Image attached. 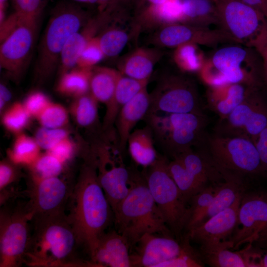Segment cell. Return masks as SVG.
Listing matches in <instances>:
<instances>
[{
	"mask_svg": "<svg viewBox=\"0 0 267 267\" xmlns=\"http://www.w3.org/2000/svg\"><path fill=\"white\" fill-rule=\"evenodd\" d=\"M91 69L76 66L61 75L56 91L62 95L73 98L89 92Z\"/></svg>",
	"mask_w": 267,
	"mask_h": 267,
	"instance_id": "32",
	"label": "cell"
},
{
	"mask_svg": "<svg viewBox=\"0 0 267 267\" xmlns=\"http://www.w3.org/2000/svg\"><path fill=\"white\" fill-rule=\"evenodd\" d=\"M250 47L254 48L261 57L263 63V77L267 81V25Z\"/></svg>",
	"mask_w": 267,
	"mask_h": 267,
	"instance_id": "50",
	"label": "cell"
},
{
	"mask_svg": "<svg viewBox=\"0 0 267 267\" xmlns=\"http://www.w3.org/2000/svg\"><path fill=\"white\" fill-rule=\"evenodd\" d=\"M12 98V94L10 90L3 84L0 85V99L3 100L6 103Z\"/></svg>",
	"mask_w": 267,
	"mask_h": 267,
	"instance_id": "54",
	"label": "cell"
},
{
	"mask_svg": "<svg viewBox=\"0 0 267 267\" xmlns=\"http://www.w3.org/2000/svg\"><path fill=\"white\" fill-rule=\"evenodd\" d=\"M72 186L59 177L44 178L29 177L26 203L32 218L64 214Z\"/></svg>",
	"mask_w": 267,
	"mask_h": 267,
	"instance_id": "15",
	"label": "cell"
},
{
	"mask_svg": "<svg viewBox=\"0 0 267 267\" xmlns=\"http://www.w3.org/2000/svg\"><path fill=\"white\" fill-rule=\"evenodd\" d=\"M1 114L2 126L15 135L23 133L32 118L23 103L18 101L11 104Z\"/></svg>",
	"mask_w": 267,
	"mask_h": 267,
	"instance_id": "40",
	"label": "cell"
},
{
	"mask_svg": "<svg viewBox=\"0 0 267 267\" xmlns=\"http://www.w3.org/2000/svg\"><path fill=\"white\" fill-rule=\"evenodd\" d=\"M181 23L207 27L219 25L215 0H181Z\"/></svg>",
	"mask_w": 267,
	"mask_h": 267,
	"instance_id": "30",
	"label": "cell"
},
{
	"mask_svg": "<svg viewBox=\"0 0 267 267\" xmlns=\"http://www.w3.org/2000/svg\"><path fill=\"white\" fill-rule=\"evenodd\" d=\"M130 247L127 239L117 230L105 232L90 261L95 267H131Z\"/></svg>",
	"mask_w": 267,
	"mask_h": 267,
	"instance_id": "21",
	"label": "cell"
},
{
	"mask_svg": "<svg viewBox=\"0 0 267 267\" xmlns=\"http://www.w3.org/2000/svg\"><path fill=\"white\" fill-rule=\"evenodd\" d=\"M152 131L147 125L132 132L127 146L132 159L136 165L145 169L158 159L159 155L156 151Z\"/></svg>",
	"mask_w": 267,
	"mask_h": 267,
	"instance_id": "29",
	"label": "cell"
},
{
	"mask_svg": "<svg viewBox=\"0 0 267 267\" xmlns=\"http://www.w3.org/2000/svg\"><path fill=\"white\" fill-rule=\"evenodd\" d=\"M134 0H111L108 6L121 10H126V8Z\"/></svg>",
	"mask_w": 267,
	"mask_h": 267,
	"instance_id": "53",
	"label": "cell"
},
{
	"mask_svg": "<svg viewBox=\"0 0 267 267\" xmlns=\"http://www.w3.org/2000/svg\"><path fill=\"white\" fill-rule=\"evenodd\" d=\"M147 2L148 3V4H153V5H156V4H160L161 3H163L168 0H146Z\"/></svg>",
	"mask_w": 267,
	"mask_h": 267,
	"instance_id": "57",
	"label": "cell"
},
{
	"mask_svg": "<svg viewBox=\"0 0 267 267\" xmlns=\"http://www.w3.org/2000/svg\"><path fill=\"white\" fill-rule=\"evenodd\" d=\"M149 95L148 113H203L196 87L185 76H163Z\"/></svg>",
	"mask_w": 267,
	"mask_h": 267,
	"instance_id": "10",
	"label": "cell"
},
{
	"mask_svg": "<svg viewBox=\"0 0 267 267\" xmlns=\"http://www.w3.org/2000/svg\"><path fill=\"white\" fill-rule=\"evenodd\" d=\"M230 240L200 246L199 253L204 263L213 267H248L241 249L232 250Z\"/></svg>",
	"mask_w": 267,
	"mask_h": 267,
	"instance_id": "28",
	"label": "cell"
},
{
	"mask_svg": "<svg viewBox=\"0 0 267 267\" xmlns=\"http://www.w3.org/2000/svg\"><path fill=\"white\" fill-rule=\"evenodd\" d=\"M39 19L24 21L0 43V67L10 78L18 81L31 54Z\"/></svg>",
	"mask_w": 267,
	"mask_h": 267,
	"instance_id": "17",
	"label": "cell"
},
{
	"mask_svg": "<svg viewBox=\"0 0 267 267\" xmlns=\"http://www.w3.org/2000/svg\"><path fill=\"white\" fill-rule=\"evenodd\" d=\"M83 157V163L72 186L67 215L90 259L113 213L98 180L93 151L91 150Z\"/></svg>",
	"mask_w": 267,
	"mask_h": 267,
	"instance_id": "1",
	"label": "cell"
},
{
	"mask_svg": "<svg viewBox=\"0 0 267 267\" xmlns=\"http://www.w3.org/2000/svg\"><path fill=\"white\" fill-rule=\"evenodd\" d=\"M263 14L267 20V0H241Z\"/></svg>",
	"mask_w": 267,
	"mask_h": 267,
	"instance_id": "52",
	"label": "cell"
},
{
	"mask_svg": "<svg viewBox=\"0 0 267 267\" xmlns=\"http://www.w3.org/2000/svg\"><path fill=\"white\" fill-rule=\"evenodd\" d=\"M154 141L173 159L193 149L201 140L205 126L203 113H147L144 119Z\"/></svg>",
	"mask_w": 267,
	"mask_h": 267,
	"instance_id": "6",
	"label": "cell"
},
{
	"mask_svg": "<svg viewBox=\"0 0 267 267\" xmlns=\"http://www.w3.org/2000/svg\"><path fill=\"white\" fill-rule=\"evenodd\" d=\"M110 145L105 140L92 145L94 152L99 183L112 211L130 189V169L124 162V154L118 144Z\"/></svg>",
	"mask_w": 267,
	"mask_h": 267,
	"instance_id": "13",
	"label": "cell"
},
{
	"mask_svg": "<svg viewBox=\"0 0 267 267\" xmlns=\"http://www.w3.org/2000/svg\"><path fill=\"white\" fill-rule=\"evenodd\" d=\"M218 183L208 185L189 200L187 219L184 227L186 232L195 226L200 217L211 203L217 191Z\"/></svg>",
	"mask_w": 267,
	"mask_h": 267,
	"instance_id": "38",
	"label": "cell"
},
{
	"mask_svg": "<svg viewBox=\"0 0 267 267\" xmlns=\"http://www.w3.org/2000/svg\"><path fill=\"white\" fill-rule=\"evenodd\" d=\"M230 241L233 250L246 244L267 247V192L245 191L243 193L238 223Z\"/></svg>",
	"mask_w": 267,
	"mask_h": 267,
	"instance_id": "12",
	"label": "cell"
},
{
	"mask_svg": "<svg viewBox=\"0 0 267 267\" xmlns=\"http://www.w3.org/2000/svg\"><path fill=\"white\" fill-rule=\"evenodd\" d=\"M148 81L137 80L121 73L118 80L114 96L106 106L102 129L110 132L116 117L124 106L142 89L147 87Z\"/></svg>",
	"mask_w": 267,
	"mask_h": 267,
	"instance_id": "25",
	"label": "cell"
},
{
	"mask_svg": "<svg viewBox=\"0 0 267 267\" xmlns=\"http://www.w3.org/2000/svg\"><path fill=\"white\" fill-rule=\"evenodd\" d=\"M240 44H230L206 58L198 72L208 87L225 84H240L260 88L263 77L262 61L253 48Z\"/></svg>",
	"mask_w": 267,
	"mask_h": 267,
	"instance_id": "5",
	"label": "cell"
},
{
	"mask_svg": "<svg viewBox=\"0 0 267 267\" xmlns=\"http://www.w3.org/2000/svg\"><path fill=\"white\" fill-rule=\"evenodd\" d=\"M261 267H267V250L265 249L262 257Z\"/></svg>",
	"mask_w": 267,
	"mask_h": 267,
	"instance_id": "55",
	"label": "cell"
},
{
	"mask_svg": "<svg viewBox=\"0 0 267 267\" xmlns=\"http://www.w3.org/2000/svg\"><path fill=\"white\" fill-rule=\"evenodd\" d=\"M152 42L157 46L176 48L191 43L199 45L214 47L222 44H239L222 28L212 29L184 23H174L158 28Z\"/></svg>",
	"mask_w": 267,
	"mask_h": 267,
	"instance_id": "16",
	"label": "cell"
},
{
	"mask_svg": "<svg viewBox=\"0 0 267 267\" xmlns=\"http://www.w3.org/2000/svg\"><path fill=\"white\" fill-rule=\"evenodd\" d=\"M69 112L63 105L51 101L36 118L41 126L65 128L69 120Z\"/></svg>",
	"mask_w": 267,
	"mask_h": 267,
	"instance_id": "41",
	"label": "cell"
},
{
	"mask_svg": "<svg viewBox=\"0 0 267 267\" xmlns=\"http://www.w3.org/2000/svg\"><path fill=\"white\" fill-rule=\"evenodd\" d=\"M255 144L259 153L264 174L267 175V126L260 133Z\"/></svg>",
	"mask_w": 267,
	"mask_h": 267,
	"instance_id": "51",
	"label": "cell"
},
{
	"mask_svg": "<svg viewBox=\"0 0 267 267\" xmlns=\"http://www.w3.org/2000/svg\"><path fill=\"white\" fill-rule=\"evenodd\" d=\"M51 102L48 96L40 91L30 93L22 102L32 118H36Z\"/></svg>",
	"mask_w": 267,
	"mask_h": 267,
	"instance_id": "46",
	"label": "cell"
},
{
	"mask_svg": "<svg viewBox=\"0 0 267 267\" xmlns=\"http://www.w3.org/2000/svg\"><path fill=\"white\" fill-rule=\"evenodd\" d=\"M32 18H26L14 11L0 24V41H3L24 21ZM39 19V18H38Z\"/></svg>",
	"mask_w": 267,
	"mask_h": 267,
	"instance_id": "49",
	"label": "cell"
},
{
	"mask_svg": "<svg viewBox=\"0 0 267 267\" xmlns=\"http://www.w3.org/2000/svg\"><path fill=\"white\" fill-rule=\"evenodd\" d=\"M65 164L51 154L41 153L37 158L27 167L30 178H44L59 177L63 172Z\"/></svg>",
	"mask_w": 267,
	"mask_h": 267,
	"instance_id": "39",
	"label": "cell"
},
{
	"mask_svg": "<svg viewBox=\"0 0 267 267\" xmlns=\"http://www.w3.org/2000/svg\"><path fill=\"white\" fill-rule=\"evenodd\" d=\"M69 136L65 128H49L41 126L34 136L41 149L48 151L63 139Z\"/></svg>",
	"mask_w": 267,
	"mask_h": 267,
	"instance_id": "44",
	"label": "cell"
},
{
	"mask_svg": "<svg viewBox=\"0 0 267 267\" xmlns=\"http://www.w3.org/2000/svg\"><path fill=\"white\" fill-rule=\"evenodd\" d=\"M121 73L111 68L95 66L91 69L89 92L106 106L112 99Z\"/></svg>",
	"mask_w": 267,
	"mask_h": 267,
	"instance_id": "31",
	"label": "cell"
},
{
	"mask_svg": "<svg viewBox=\"0 0 267 267\" xmlns=\"http://www.w3.org/2000/svg\"><path fill=\"white\" fill-rule=\"evenodd\" d=\"M15 11L28 18L38 19L45 5L44 0H12Z\"/></svg>",
	"mask_w": 267,
	"mask_h": 267,
	"instance_id": "47",
	"label": "cell"
},
{
	"mask_svg": "<svg viewBox=\"0 0 267 267\" xmlns=\"http://www.w3.org/2000/svg\"><path fill=\"white\" fill-rule=\"evenodd\" d=\"M8 0H0V11L5 12Z\"/></svg>",
	"mask_w": 267,
	"mask_h": 267,
	"instance_id": "56",
	"label": "cell"
},
{
	"mask_svg": "<svg viewBox=\"0 0 267 267\" xmlns=\"http://www.w3.org/2000/svg\"><path fill=\"white\" fill-rule=\"evenodd\" d=\"M91 17L76 2L61 1L53 8L38 47L35 67L38 83L44 82L55 71L68 40Z\"/></svg>",
	"mask_w": 267,
	"mask_h": 267,
	"instance_id": "4",
	"label": "cell"
},
{
	"mask_svg": "<svg viewBox=\"0 0 267 267\" xmlns=\"http://www.w3.org/2000/svg\"><path fill=\"white\" fill-rule=\"evenodd\" d=\"M76 2L89 4H96V0H73Z\"/></svg>",
	"mask_w": 267,
	"mask_h": 267,
	"instance_id": "58",
	"label": "cell"
},
{
	"mask_svg": "<svg viewBox=\"0 0 267 267\" xmlns=\"http://www.w3.org/2000/svg\"><path fill=\"white\" fill-rule=\"evenodd\" d=\"M98 103L89 92L73 98L68 111L78 126L89 128L94 126L98 121Z\"/></svg>",
	"mask_w": 267,
	"mask_h": 267,
	"instance_id": "33",
	"label": "cell"
},
{
	"mask_svg": "<svg viewBox=\"0 0 267 267\" xmlns=\"http://www.w3.org/2000/svg\"><path fill=\"white\" fill-rule=\"evenodd\" d=\"M15 136L12 146L7 150V158L18 165L28 167L41 153V149L34 137L24 133Z\"/></svg>",
	"mask_w": 267,
	"mask_h": 267,
	"instance_id": "35",
	"label": "cell"
},
{
	"mask_svg": "<svg viewBox=\"0 0 267 267\" xmlns=\"http://www.w3.org/2000/svg\"><path fill=\"white\" fill-rule=\"evenodd\" d=\"M250 88L232 83L209 87L206 92L208 106L220 119H223L243 100Z\"/></svg>",
	"mask_w": 267,
	"mask_h": 267,
	"instance_id": "23",
	"label": "cell"
},
{
	"mask_svg": "<svg viewBox=\"0 0 267 267\" xmlns=\"http://www.w3.org/2000/svg\"><path fill=\"white\" fill-rule=\"evenodd\" d=\"M32 219L26 203L1 209L0 267H17L24 263L31 238Z\"/></svg>",
	"mask_w": 267,
	"mask_h": 267,
	"instance_id": "9",
	"label": "cell"
},
{
	"mask_svg": "<svg viewBox=\"0 0 267 267\" xmlns=\"http://www.w3.org/2000/svg\"><path fill=\"white\" fill-rule=\"evenodd\" d=\"M75 151L74 142L70 136H68L46 152L54 155L65 164L73 157Z\"/></svg>",
	"mask_w": 267,
	"mask_h": 267,
	"instance_id": "48",
	"label": "cell"
},
{
	"mask_svg": "<svg viewBox=\"0 0 267 267\" xmlns=\"http://www.w3.org/2000/svg\"><path fill=\"white\" fill-rule=\"evenodd\" d=\"M260 88H250L243 100L227 116L219 120L216 134L246 137L255 143L267 126V101Z\"/></svg>",
	"mask_w": 267,
	"mask_h": 267,
	"instance_id": "11",
	"label": "cell"
},
{
	"mask_svg": "<svg viewBox=\"0 0 267 267\" xmlns=\"http://www.w3.org/2000/svg\"><path fill=\"white\" fill-rule=\"evenodd\" d=\"M150 107L147 87L130 100L119 112L114 125L119 147L124 155L128 138L137 123L144 119Z\"/></svg>",
	"mask_w": 267,
	"mask_h": 267,
	"instance_id": "22",
	"label": "cell"
},
{
	"mask_svg": "<svg viewBox=\"0 0 267 267\" xmlns=\"http://www.w3.org/2000/svg\"><path fill=\"white\" fill-rule=\"evenodd\" d=\"M109 23L97 35L105 57H114L123 50L129 40V34L117 26Z\"/></svg>",
	"mask_w": 267,
	"mask_h": 267,
	"instance_id": "37",
	"label": "cell"
},
{
	"mask_svg": "<svg viewBox=\"0 0 267 267\" xmlns=\"http://www.w3.org/2000/svg\"><path fill=\"white\" fill-rule=\"evenodd\" d=\"M162 54V52L157 48H137L119 62L118 70L124 76L148 81L155 64Z\"/></svg>",
	"mask_w": 267,
	"mask_h": 267,
	"instance_id": "24",
	"label": "cell"
},
{
	"mask_svg": "<svg viewBox=\"0 0 267 267\" xmlns=\"http://www.w3.org/2000/svg\"><path fill=\"white\" fill-rule=\"evenodd\" d=\"M242 196L230 207L187 231L186 236L190 240L199 243L200 246L211 245L230 240L238 223Z\"/></svg>",
	"mask_w": 267,
	"mask_h": 267,
	"instance_id": "19",
	"label": "cell"
},
{
	"mask_svg": "<svg viewBox=\"0 0 267 267\" xmlns=\"http://www.w3.org/2000/svg\"><path fill=\"white\" fill-rule=\"evenodd\" d=\"M111 15L106 10L98 11L78 31L68 40L61 52L58 65L60 75L76 66L82 50L93 37L97 36L110 21Z\"/></svg>",
	"mask_w": 267,
	"mask_h": 267,
	"instance_id": "20",
	"label": "cell"
},
{
	"mask_svg": "<svg viewBox=\"0 0 267 267\" xmlns=\"http://www.w3.org/2000/svg\"><path fill=\"white\" fill-rule=\"evenodd\" d=\"M8 158L0 162V204L5 203L12 194V184L19 179L20 175L19 167Z\"/></svg>",
	"mask_w": 267,
	"mask_h": 267,
	"instance_id": "42",
	"label": "cell"
},
{
	"mask_svg": "<svg viewBox=\"0 0 267 267\" xmlns=\"http://www.w3.org/2000/svg\"><path fill=\"white\" fill-rule=\"evenodd\" d=\"M173 58L180 70L188 73L199 72L206 58L199 45L191 43L176 47Z\"/></svg>",
	"mask_w": 267,
	"mask_h": 267,
	"instance_id": "36",
	"label": "cell"
},
{
	"mask_svg": "<svg viewBox=\"0 0 267 267\" xmlns=\"http://www.w3.org/2000/svg\"><path fill=\"white\" fill-rule=\"evenodd\" d=\"M189 241L186 235L183 242L179 243L170 234H145L136 244L135 251L131 253V266L156 267L179 255Z\"/></svg>",
	"mask_w": 267,
	"mask_h": 267,
	"instance_id": "18",
	"label": "cell"
},
{
	"mask_svg": "<svg viewBox=\"0 0 267 267\" xmlns=\"http://www.w3.org/2000/svg\"><path fill=\"white\" fill-rule=\"evenodd\" d=\"M130 169V191L113 210V214L116 230L133 246L145 234H170L171 230L150 192L143 173Z\"/></svg>",
	"mask_w": 267,
	"mask_h": 267,
	"instance_id": "3",
	"label": "cell"
},
{
	"mask_svg": "<svg viewBox=\"0 0 267 267\" xmlns=\"http://www.w3.org/2000/svg\"><path fill=\"white\" fill-rule=\"evenodd\" d=\"M182 10L181 0H168L160 4H148L138 14L136 18L139 28L158 29L164 26L181 23Z\"/></svg>",
	"mask_w": 267,
	"mask_h": 267,
	"instance_id": "26",
	"label": "cell"
},
{
	"mask_svg": "<svg viewBox=\"0 0 267 267\" xmlns=\"http://www.w3.org/2000/svg\"><path fill=\"white\" fill-rule=\"evenodd\" d=\"M32 230L24 263L42 267H92L79 257L83 247L65 213L33 218Z\"/></svg>",
	"mask_w": 267,
	"mask_h": 267,
	"instance_id": "2",
	"label": "cell"
},
{
	"mask_svg": "<svg viewBox=\"0 0 267 267\" xmlns=\"http://www.w3.org/2000/svg\"><path fill=\"white\" fill-rule=\"evenodd\" d=\"M206 142L204 152L223 174L243 178L264 175L256 145L250 139L215 134Z\"/></svg>",
	"mask_w": 267,
	"mask_h": 267,
	"instance_id": "7",
	"label": "cell"
},
{
	"mask_svg": "<svg viewBox=\"0 0 267 267\" xmlns=\"http://www.w3.org/2000/svg\"><path fill=\"white\" fill-rule=\"evenodd\" d=\"M204 266L201 256L187 243L183 250L178 256L158 264L156 267H202Z\"/></svg>",
	"mask_w": 267,
	"mask_h": 267,
	"instance_id": "43",
	"label": "cell"
},
{
	"mask_svg": "<svg viewBox=\"0 0 267 267\" xmlns=\"http://www.w3.org/2000/svg\"><path fill=\"white\" fill-rule=\"evenodd\" d=\"M169 160L159 155L156 161L143 172L150 192L170 230L178 236L184 230L188 214L187 203L168 170Z\"/></svg>",
	"mask_w": 267,
	"mask_h": 267,
	"instance_id": "8",
	"label": "cell"
},
{
	"mask_svg": "<svg viewBox=\"0 0 267 267\" xmlns=\"http://www.w3.org/2000/svg\"><path fill=\"white\" fill-rule=\"evenodd\" d=\"M220 28L250 47L267 25L265 16L241 0H215Z\"/></svg>",
	"mask_w": 267,
	"mask_h": 267,
	"instance_id": "14",
	"label": "cell"
},
{
	"mask_svg": "<svg viewBox=\"0 0 267 267\" xmlns=\"http://www.w3.org/2000/svg\"><path fill=\"white\" fill-rule=\"evenodd\" d=\"M244 182V178L233 176L219 183L213 201L194 227L232 205L246 191Z\"/></svg>",
	"mask_w": 267,
	"mask_h": 267,
	"instance_id": "27",
	"label": "cell"
},
{
	"mask_svg": "<svg viewBox=\"0 0 267 267\" xmlns=\"http://www.w3.org/2000/svg\"><path fill=\"white\" fill-rule=\"evenodd\" d=\"M168 168L170 174L187 204L192 197L209 185L195 177L177 159L169 161Z\"/></svg>",
	"mask_w": 267,
	"mask_h": 267,
	"instance_id": "34",
	"label": "cell"
},
{
	"mask_svg": "<svg viewBox=\"0 0 267 267\" xmlns=\"http://www.w3.org/2000/svg\"><path fill=\"white\" fill-rule=\"evenodd\" d=\"M105 57L96 36L88 42L82 50L78 59L76 66L91 69Z\"/></svg>",
	"mask_w": 267,
	"mask_h": 267,
	"instance_id": "45",
	"label": "cell"
}]
</instances>
